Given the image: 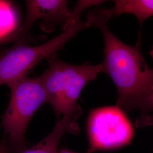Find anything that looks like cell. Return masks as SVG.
Returning a JSON list of instances; mask_svg holds the SVG:
<instances>
[{
  "label": "cell",
  "instance_id": "obj_7",
  "mask_svg": "<svg viewBox=\"0 0 153 153\" xmlns=\"http://www.w3.org/2000/svg\"><path fill=\"white\" fill-rule=\"evenodd\" d=\"M80 129L77 121L68 116H63L49 134L32 147L19 153H58L61 139L66 133L77 134Z\"/></svg>",
  "mask_w": 153,
  "mask_h": 153
},
{
  "label": "cell",
  "instance_id": "obj_9",
  "mask_svg": "<svg viewBox=\"0 0 153 153\" xmlns=\"http://www.w3.org/2000/svg\"><path fill=\"white\" fill-rule=\"evenodd\" d=\"M16 23V12L10 3L0 1V40L14 31Z\"/></svg>",
  "mask_w": 153,
  "mask_h": 153
},
{
  "label": "cell",
  "instance_id": "obj_1",
  "mask_svg": "<svg viewBox=\"0 0 153 153\" xmlns=\"http://www.w3.org/2000/svg\"><path fill=\"white\" fill-rule=\"evenodd\" d=\"M112 16L110 9L101 7L87 16L90 26L99 28L104 37L103 72L109 75L117 89L116 105L124 113L140 111L136 126H150L153 122V71L142 54L141 36L134 46L121 41L108 27Z\"/></svg>",
  "mask_w": 153,
  "mask_h": 153
},
{
  "label": "cell",
  "instance_id": "obj_3",
  "mask_svg": "<svg viewBox=\"0 0 153 153\" xmlns=\"http://www.w3.org/2000/svg\"><path fill=\"white\" fill-rule=\"evenodd\" d=\"M9 87L11 96L1 125L11 148L19 153L26 148L25 136L28 125L37 109L47 103V97L40 76H25Z\"/></svg>",
  "mask_w": 153,
  "mask_h": 153
},
{
  "label": "cell",
  "instance_id": "obj_10",
  "mask_svg": "<svg viewBox=\"0 0 153 153\" xmlns=\"http://www.w3.org/2000/svg\"><path fill=\"white\" fill-rule=\"evenodd\" d=\"M0 153H16L11 148L6 139L0 142Z\"/></svg>",
  "mask_w": 153,
  "mask_h": 153
},
{
  "label": "cell",
  "instance_id": "obj_11",
  "mask_svg": "<svg viewBox=\"0 0 153 153\" xmlns=\"http://www.w3.org/2000/svg\"><path fill=\"white\" fill-rule=\"evenodd\" d=\"M58 153H78L76 152H72L70 150L68 149H62V150H61L60 152H58Z\"/></svg>",
  "mask_w": 153,
  "mask_h": 153
},
{
  "label": "cell",
  "instance_id": "obj_8",
  "mask_svg": "<svg viewBox=\"0 0 153 153\" xmlns=\"http://www.w3.org/2000/svg\"><path fill=\"white\" fill-rule=\"evenodd\" d=\"M115 6L110 9L112 16L129 13L136 16L140 28L143 23L153 14L152 0H116Z\"/></svg>",
  "mask_w": 153,
  "mask_h": 153
},
{
  "label": "cell",
  "instance_id": "obj_6",
  "mask_svg": "<svg viewBox=\"0 0 153 153\" xmlns=\"http://www.w3.org/2000/svg\"><path fill=\"white\" fill-rule=\"evenodd\" d=\"M88 153L121 148L131 142L134 136L131 123L117 105L93 110L88 118Z\"/></svg>",
  "mask_w": 153,
  "mask_h": 153
},
{
  "label": "cell",
  "instance_id": "obj_2",
  "mask_svg": "<svg viewBox=\"0 0 153 153\" xmlns=\"http://www.w3.org/2000/svg\"><path fill=\"white\" fill-rule=\"evenodd\" d=\"M49 68L40 78L57 117L69 116L78 119L82 114L77 100L85 86L103 71L101 64L93 65L86 62L81 65L68 64L56 55L47 59Z\"/></svg>",
  "mask_w": 153,
  "mask_h": 153
},
{
  "label": "cell",
  "instance_id": "obj_4",
  "mask_svg": "<svg viewBox=\"0 0 153 153\" xmlns=\"http://www.w3.org/2000/svg\"><path fill=\"white\" fill-rule=\"evenodd\" d=\"M77 16L64 32L54 38L37 46L24 43L16 44L0 53V86L7 85L25 76L40 61L56 55L83 29L90 27L88 21L83 22Z\"/></svg>",
  "mask_w": 153,
  "mask_h": 153
},
{
  "label": "cell",
  "instance_id": "obj_5",
  "mask_svg": "<svg viewBox=\"0 0 153 153\" xmlns=\"http://www.w3.org/2000/svg\"><path fill=\"white\" fill-rule=\"evenodd\" d=\"M103 1H79L74 10L68 9V1L64 0L26 1L27 12L24 22L10 34L0 40V44L16 42L24 43L27 40L30 31L35 22L42 20L41 28L45 32L54 30L56 26L61 25L65 30L82 11L91 6L98 5Z\"/></svg>",
  "mask_w": 153,
  "mask_h": 153
}]
</instances>
